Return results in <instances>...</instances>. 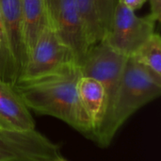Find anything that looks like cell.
Wrapping results in <instances>:
<instances>
[{"label": "cell", "instance_id": "4", "mask_svg": "<svg viewBox=\"0 0 161 161\" xmlns=\"http://www.w3.org/2000/svg\"><path fill=\"white\" fill-rule=\"evenodd\" d=\"M155 23L150 15L139 17L117 0L110 26L103 40L118 53L132 57L155 33Z\"/></svg>", "mask_w": 161, "mask_h": 161}, {"label": "cell", "instance_id": "11", "mask_svg": "<svg viewBox=\"0 0 161 161\" xmlns=\"http://www.w3.org/2000/svg\"><path fill=\"white\" fill-rule=\"evenodd\" d=\"M20 5L27 57L39 36L48 25V14L45 0H20Z\"/></svg>", "mask_w": 161, "mask_h": 161}, {"label": "cell", "instance_id": "3", "mask_svg": "<svg viewBox=\"0 0 161 161\" xmlns=\"http://www.w3.org/2000/svg\"><path fill=\"white\" fill-rule=\"evenodd\" d=\"M126 58L127 57L118 53L102 40L91 46L79 64L82 76L96 79L105 91L106 111L100 130L106 125L110 116Z\"/></svg>", "mask_w": 161, "mask_h": 161}, {"label": "cell", "instance_id": "18", "mask_svg": "<svg viewBox=\"0 0 161 161\" xmlns=\"http://www.w3.org/2000/svg\"><path fill=\"white\" fill-rule=\"evenodd\" d=\"M0 129H8V130H14L12 129L5 121H3L1 118H0Z\"/></svg>", "mask_w": 161, "mask_h": 161}, {"label": "cell", "instance_id": "21", "mask_svg": "<svg viewBox=\"0 0 161 161\" xmlns=\"http://www.w3.org/2000/svg\"><path fill=\"white\" fill-rule=\"evenodd\" d=\"M0 48H1V44H0Z\"/></svg>", "mask_w": 161, "mask_h": 161}, {"label": "cell", "instance_id": "5", "mask_svg": "<svg viewBox=\"0 0 161 161\" xmlns=\"http://www.w3.org/2000/svg\"><path fill=\"white\" fill-rule=\"evenodd\" d=\"M71 62L77 63L71 50L59 40L48 21L27 54L16 83L48 75Z\"/></svg>", "mask_w": 161, "mask_h": 161}, {"label": "cell", "instance_id": "17", "mask_svg": "<svg viewBox=\"0 0 161 161\" xmlns=\"http://www.w3.org/2000/svg\"><path fill=\"white\" fill-rule=\"evenodd\" d=\"M121 2L124 6H125L127 8H129L132 11H136L137 9L141 8L143 4L146 2V0H118Z\"/></svg>", "mask_w": 161, "mask_h": 161}, {"label": "cell", "instance_id": "14", "mask_svg": "<svg viewBox=\"0 0 161 161\" xmlns=\"http://www.w3.org/2000/svg\"><path fill=\"white\" fill-rule=\"evenodd\" d=\"M0 75L1 80L12 85L13 83V67L7 43V37L4 28L3 18L0 9Z\"/></svg>", "mask_w": 161, "mask_h": 161}, {"label": "cell", "instance_id": "16", "mask_svg": "<svg viewBox=\"0 0 161 161\" xmlns=\"http://www.w3.org/2000/svg\"><path fill=\"white\" fill-rule=\"evenodd\" d=\"M151 6L150 16L155 22H159L161 19V0H149Z\"/></svg>", "mask_w": 161, "mask_h": 161}, {"label": "cell", "instance_id": "8", "mask_svg": "<svg viewBox=\"0 0 161 161\" xmlns=\"http://www.w3.org/2000/svg\"><path fill=\"white\" fill-rule=\"evenodd\" d=\"M0 9L13 67V84L16 83L26 58L24 25L20 0H0Z\"/></svg>", "mask_w": 161, "mask_h": 161}, {"label": "cell", "instance_id": "10", "mask_svg": "<svg viewBox=\"0 0 161 161\" xmlns=\"http://www.w3.org/2000/svg\"><path fill=\"white\" fill-rule=\"evenodd\" d=\"M77 93L80 103L90 119L92 139L95 141L104 121L106 111L104 88L96 79L89 76H81L77 83Z\"/></svg>", "mask_w": 161, "mask_h": 161}, {"label": "cell", "instance_id": "2", "mask_svg": "<svg viewBox=\"0 0 161 161\" xmlns=\"http://www.w3.org/2000/svg\"><path fill=\"white\" fill-rule=\"evenodd\" d=\"M160 93L161 78L157 77L134 58L128 57L110 116L95 142L101 147H108L127 119L143 106L159 97Z\"/></svg>", "mask_w": 161, "mask_h": 161}, {"label": "cell", "instance_id": "12", "mask_svg": "<svg viewBox=\"0 0 161 161\" xmlns=\"http://www.w3.org/2000/svg\"><path fill=\"white\" fill-rule=\"evenodd\" d=\"M132 58L161 78V40L158 33H153Z\"/></svg>", "mask_w": 161, "mask_h": 161}, {"label": "cell", "instance_id": "6", "mask_svg": "<svg viewBox=\"0 0 161 161\" xmlns=\"http://www.w3.org/2000/svg\"><path fill=\"white\" fill-rule=\"evenodd\" d=\"M49 25L71 50L79 65L91 48L88 35L74 0H45Z\"/></svg>", "mask_w": 161, "mask_h": 161}, {"label": "cell", "instance_id": "13", "mask_svg": "<svg viewBox=\"0 0 161 161\" xmlns=\"http://www.w3.org/2000/svg\"><path fill=\"white\" fill-rule=\"evenodd\" d=\"M83 20L88 40L92 46L104 39V32L100 25L94 0H74Z\"/></svg>", "mask_w": 161, "mask_h": 161}, {"label": "cell", "instance_id": "20", "mask_svg": "<svg viewBox=\"0 0 161 161\" xmlns=\"http://www.w3.org/2000/svg\"><path fill=\"white\" fill-rule=\"evenodd\" d=\"M0 81H1V75H0Z\"/></svg>", "mask_w": 161, "mask_h": 161}, {"label": "cell", "instance_id": "15", "mask_svg": "<svg viewBox=\"0 0 161 161\" xmlns=\"http://www.w3.org/2000/svg\"><path fill=\"white\" fill-rule=\"evenodd\" d=\"M94 4L105 37L111 24L116 0H94Z\"/></svg>", "mask_w": 161, "mask_h": 161}, {"label": "cell", "instance_id": "9", "mask_svg": "<svg viewBox=\"0 0 161 161\" xmlns=\"http://www.w3.org/2000/svg\"><path fill=\"white\" fill-rule=\"evenodd\" d=\"M0 118L14 130L35 129V121L28 108L13 86L2 80L0 81Z\"/></svg>", "mask_w": 161, "mask_h": 161}, {"label": "cell", "instance_id": "7", "mask_svg": "<svg viewBox=\"0 0 161 161\" xmlns=\"http://www.w3.org/2000/svg\"><path fill=\"white\" fill-rule=\"evenodd\" d=\"M59 147L36 129H0V161H50Z\"/></svg>", "mask_w": 161, "mask_h": 161}, {"label": "cell", "instance_id": "1", "mask_svg": "<svg viewBox=\"0 0 161 161\" xmlns=\"http://www.w3.org/2000/svg\"><path fill=\"white\" fill-rule=\"evenodd\" d=\"M81 76L79 65L71 62L53 73L12 86L28 109L59 119L92 139L91 122L77 93Z\"/></svg>", "mask_w": 161, "mask_h": 161}, {"label": "cell", "instance_id": "19", "mask_svg": "<svg viewBox=\"0 0 161 161\" xmlns=\"http://www.w3.org/2000/svg\"><path fill=\"white\" fill-rule=\"evenodd\" d=\"M50 161H68L66 158H64L63 157H61V155H58V157L54 158L53 159H51Z\"/></svg>", "mask_w": 161, "mask_h": 161}]
</instances>
